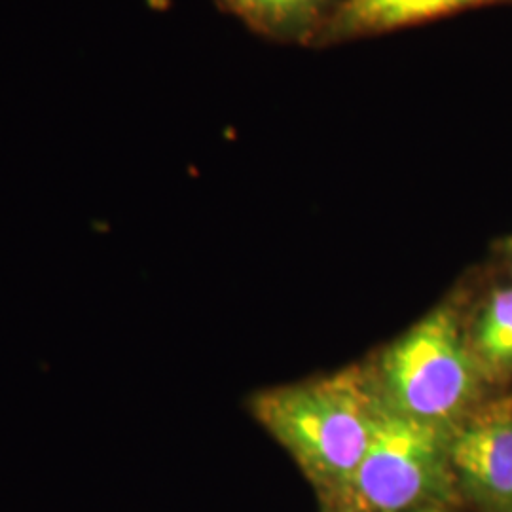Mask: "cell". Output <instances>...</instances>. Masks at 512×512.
<instances>
[{
  "mask_svg": "<svg viewBox=\"0 0 512 512\" xmlns=\"http://www.w3.org/2000/svg\"><path fill=\"white\" fill-rule=\"evenodd\" d=\"M249 412L330 501L359 467L384 412L370 366L256 393Z\"/></svg>",
  "mask_w": 512,
  "mask_h": 512,
  "instance_id": "obj_1",
  "label": "cell"
},
{
  "mask_svg": "<svg viewBox=\"0 0 512 512\" xmlns=\"http://www.w3.org/2000/svg\"><path fill=\"white\" fill-rule=\"evenodd\" d=\"M382 404L410 420L452 429L478 401L484 372L456 311L440 306L370 365Z\"/></svg>",
  "mask_w": 512,
  "mask_h": 512,
  "instance_id": "obj_2",
  "label": "cell"
},
{
  "mask_svg": "<svg viewBox=\"0 0 512 512\" xmlns=\"http://www.w3.org/2000/svg\"><path fill=\"white\" fill-rule=\"evenodd\" d=\"M458 482L450 461V429L384 412L332 512H414L454 507Z\"/></svg>",
  "mask_w": 512,
  "mask_h": 512,
  "instance_id": "obj_3",
  "label": "cell"
},
{
  "mask_svg": "<svg viewBox=\"0 0 512 512\" xmlns=\"http://www.w3.org/2000/svg\"><path fill=\"white\" fill-rule=\"evenodd\" d=\"M450 461L476 501L512 509V397L475 408L450 429Z\"/></svg>",
  "mask_w": 512,
  "mask_h": 512,
  "instance_id": "obj_4",
  "label": "cell"
},
{
  "mask_svg": "<svg viewBox=\"0 0 512 512\" xmlns=\"http://www.w3.org/2000/svg\"><path fill=\"white\" fill-rule=\"evenodd\" d=\"M503 0H342L327 23L332 38L374 35Z\"/></svg>",
  "mask_w": 512,
  "mask_h": 512,
  "instance_id": "obj_5",
  "label": "cell"
},
{
  "mask_svg": "<svg viewBox=\"0 0 512 512\" xmlns=\"http://www.w3.org/2000/svg\"><path fill=\"white\" fill-rule=\"evenodd\" d=\"M253 27L272 37H302L327 12L332 0H228Z\"/></svg>",
  "mask_w": 512,
  "mask_h": 512,
  "instance_id": "obj_6",
  "label": "cell"
},
{
  "mask_svg": "<svg viewBox=\"0 0 512 512\" xmlns=\"http://www.w3.org/2000/svg\"><path fill=\"white\" fill-rule=\"evenodd\" d=\"M473 351L484 376L512 370V287L497 291L486 304L476 325Z\"/></svg>",
  "mask_w": 512,
  "mask_h": 512,
  "instance_id": "obj_7",
  "label": "cell"
},
{
  "mask_svg": "<svg viewBox=\"0 0 512 512\" xmlns=\"http://www.w3.org/2000/svg\"><path fill=\"white\" fill-rule=\"evenodd\" d=\"M414 512H456L454 507H429V509H421V511Z\"/></svg>",
  "mask_w": 512,
  "mask_h": 512,
  "instance_id": "obj_8",
  "label": "cell"
},
{
  "mask_svg": "<svg viewBox=\"0 0 512 512\" xmlns=\"http://www.w3.org/2000/svg\"><path fill=\"white\" fill-rule=\"evenodd\" d=\"M509 512H512V509H511V511H509Z\"/></svg>",
  "mask_w": 512,
  "mask_h": 512,
  "instance_id": "obj_9",
  "label": "cell"
}]
</instances>
